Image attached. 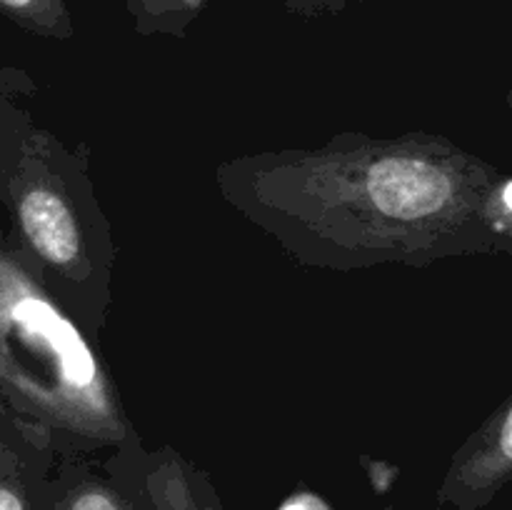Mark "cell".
<instances>
[{
  "label": "cell",
  "mask_w": 512,
  "mask_h": 510,
  "mask_svg": "<svg viewBox=\"0 0 512 510\" xmlns=\"http://www.w3.org/2000/svg\"><path fill=\"white\" fill-rule=\"evenodd\" d=\"M505 183L438 133H338L320 148L235 155L215 168L230 208L295 263L333 273L508 253Z\"/></svg>",
  "instance_id": "6da1fadb"
},
{
  "label": "cell",
  "mask_w": 512,
  "mask_h": 510,
  "mask_svg": "<svg viewBox=\"0 0 512 510\" xmlns=\"http://www.w3.org/2000/svg\"><path fill=\"white\" fill-rule=\"evenodd\" d=\"M0 205L15 253L98 338L113 305L118 243L88 148H68L5 88L0 73Z\"/></svg>",
  "instance_id": "7a4b0ae2"
},
{
  "label": "cell",
  "mask_w": 512,
  "mask_h": 510,
  "mask_svg": "<svg viewBox=\"0 0 512 510\" xmlns=\"http://www.w3.org/2000/svg\"><path fill=\"white\" fill-rule=\"evenodd\" d=\"M0 403L58 458L140 445L93 335L0 230Z\"/></svg>",
  "instance_id": "3957f363"
},
{
  "label": "cell",
  "mask_w": 512,
  "mask_h": 510,
  "mask_svg": "<svg viewBox=\"0 0 512 510\" xmlns=\"http://www.w3.org/2000/svg\"><path fill=\"white\" fill-rule=\"evenodd\" d=\"M512 483V395L450 458L435 493L440 508L483 510Z\"/></svg>",
  "instance_id": "277c9868"
},
{
  "label": "cell",
  "mask_w": 512,
  "mask_h": 510,
  "mask_svg": "<svg viewBox=\"0 0 512 510\" xmlns=\"http://www.w3.org/2000/svg\"><path fill=\"white\" fill-rule=\"evenodd\" d=\"M105 468L130 485L150 510H223L218 490L205 470L173 448L145 450L143 443L115 450Z\"/></svg>",
  "instance_id": "5b68a950"
},
{
  "label": "cell",
  "mask_w": 512,
  "mask_h": 510,
  "mask_svg": "<svg viewBox=\"0 0 512 510\" xmlns=\"http://www.w3.org/2000/svg\"><path fill=\"white\" fill-rule=\"evenodd\" d=\"M58 453L0 403V510H45Z\"/></svg>",
  "instance_id": "8992f818"
},
{
  "label": "cell",
  "mask_w": 512,
  "mask_h": 510,
  "mask_svg": "<svg viewBox=\"0 0 512 510\" xmlns=\"http://www.w3.org/2000/svg\"><path fill=\"white\" fill-rule=\"evenodd\" d=\"M45 510H150L125 480L90 455L58 458L45 495Z\"/></svg>",
  "instance_id": "52a82bcc"
},
{
  "label": "cell",
  "mask_w": 512,
  "mask_h": 510,
  "mask_svg": "<svg viewBox=\"0 0 512 510\" xmlns=\"http://www.w3.org/2000/svg\"><path fill=\"white\" fill-rule=\"evenodd\" d=\"M138 35L183 38L200 18L208 0H123Z\"/></svg>",
  "instance_id": "ba28073f"
},
{
  "label": "cell",
  "mask_w": 512,
  "mask_h": 510,
  "mask_svg": "<svg viewBox=\"0 0 512 510\" xmlns=\"http://www.w3.org/2000/svg\"><path fill=\"white\" fill-rule=\"evenodd\" d=\"M0 13L38 38L70 40L75 35L65 0H0Z\"/></svg>",
  "instance_id": "9c48e42d"
},
{
  "label": "cell",
  "mask_w": 512,
  "mask_h": 510,
  "mask_svg": "<svg viewBox=\"0 0 512 510\" xmlns=\"http://www.w3.org/2000/svg\"><path fill=\"white\" fill-rule=\"evenodd\" d=\"M280 3L290 15H298V18H320V15L343 13L345 8L363 0H280Z\"/></svg>",
  "instance_id": "30bf717a"
},
{
  "label": "cell",
  "mask_w": 512,
  "mask_h": 510,
  "mask_svg": "<svg viewBox=\"0 0 512 510\" xmlns=\"http://www.w3.org/2000/svg\"><path fill=\"white\" fill-rule=\"evenodd\" d=\"M503 233H505V240H508V253H512V208H508V203H505V195H503Z\"/></svg>",
  "instance_id": "8fae6325"
},
{
  "label": "cell",
  "mask_w": 512,
  "mask_h": 510,
  "mask_svg": "<svg viewBox=\"0 0 512 510\" xmlns=\"http://www.w3.org/2000/svg\"><path fill=\"white\" fill-rule=\"evenodd\" d=\"M505 105H508V110H510V118H512V80H510L508 90H505Z\"/></svg>",
  "instance_id": "7c38bea8"
}]
</instances>
